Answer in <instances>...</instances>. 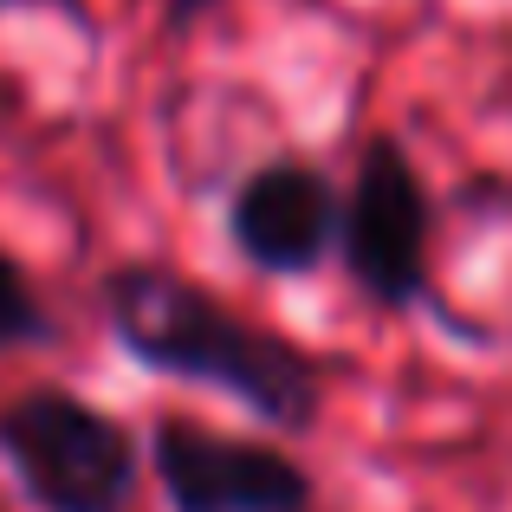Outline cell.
<instances>
[{"instance_id": "cell-1", "label": "cell", "mask_w": 512, "mask_h": 512, "mask_svg": "<svg viewBox=\"0 0 512 512\" xmlns=\"http://www.w3.org/2000/svg\"><path fill=\"white\" fill-rule=\"evenodd\" d=\"M111 344L137 370L214 389L273 435H312L325 415V363L299 338L234 312L214 286L163 260H124L91 286Z\"/></svg>"}, {"instance_id": "cell-2", "label": "cell", "mask_w": 512, "mask_h": 512, "mask_svg": "<svg viewBox=\"0 0 512 512\" xmlns=\"http://www.w3.org/2000/svg\"><path fill=\"white\" fill-rule=\"evenodd\" d=\"M0 467L33 512H130L143 441L72 383H26L0 396Z\"/></svg>"}, {"instance_id": "cell-3", "label": "cell", "mask_w": 512, "mask_h": 512, "mask_svg": "<svg viewBox=\"0 0 512 512\" xmlns=\"http://www.w3.org/2000/svg\"><path fill=\"white\" fill-rule=\"evenodd\" d=\"M331 260L376 312H422L435 299V195L409 143L363 137L350 188H338V247Z\"/></svg>"}, {"instance_id": "cell-4", "label": "cell", "mask_w": 512, "mask_h": 512, "mask_svg": "<svg viewBox=\"0 0 512 512\" xmlns=\"http://www.w3.org/2000/svg\"><path fill=\"white\" fill-rule=\"evenodd\" d=\"M143 467L156 474L169 512H312L318 480L299 454L253 435H227L195 415H156L143 435Z\"/></svg>"}, {"instance_id": "cell-5", "label": "cell", "mask_w": 512, "mask_h": 512, "mask_svg": "<svg viewBox=\"0 0 512 512\" xmlns=\"http://www.w3.org/2000/svg\"><path fill=\"white\" fill-rule=\"evenodd\" d=\"M221 227L260 279H312L338 247V182L312 156H266L234 182Z\"/></svg>"}, {"instance_id": "cell-6", "label": "cell", "mask_w": 512, "mask_h": 512, "mask_svg": "<svg viewBox=\"0 0 512 512\" xmlns=\"http://www.w3.org/2000/svg\"><path fill=\"white\" fill-rule=\"evenodd\" d=\"M52 338H59V318H52L39 279L26 273V260H13V253L0 247V357H13V350H46Z\"/></svg>"}, {"instance_id": "cell-7", "label": "cell", "mask_w": 512, "mask_h": 512, "mask_svg": "<svg viewBox=\"0 0 512 512\" xmlns=\"http://www.w3.org/2000/svg\"><path fill=\"white\" fill-rule=\"evenodd\" d=\"M221 7V0H163V33L169 39H182V33H195L208 13Z\"/></svg>"}]
</instances>
